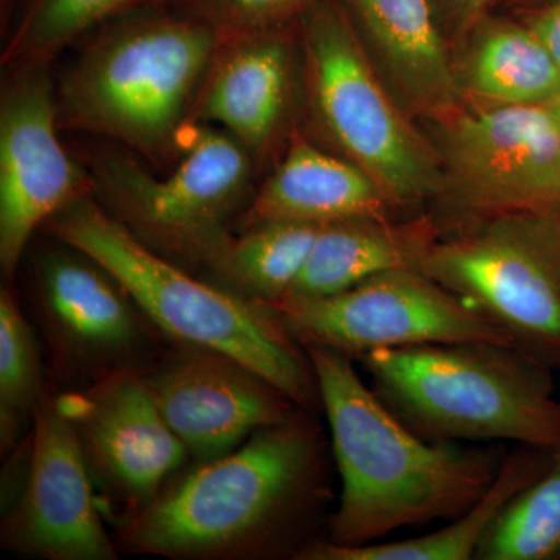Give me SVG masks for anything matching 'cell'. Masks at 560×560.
<instances>
[{
  "mask_svg": "<svg viewBox=\"0 0 560 560\" xmlns=\"http://www.w3.org/2000/svg\"><path fill=\"white\" fill-rule=\"evenodd\" d=\"M475 560H560V447L501 512Z\"/></svg>",
  "mask_w": 560,
  "mask_h": 560,
  "instance_id": "obj_24",
  "label": "cell"
},
{
  "mask_svg": "<svg viewBox=\"0 0 560 560\" xmlns=\"http://www.w3.org/2000/svg\"><path fill=\"white\" fill-rule=\"evenodd\" d=\"M440 237V228L429 219L323 224L304 270L285 298L331 296L383 272L420 268Z\"/></svg>",
  "mask_w": 560,
  "mask_h": 560,
  "instance_id": "obj_19",
  "label": "cell"
},
{
  "mask_svg": "<svg viewBox=\"0 0 560 560\" xmlns=\"http://www.w3.org/2000/svg\"><path fill=\"white\" fill-rule=\"evenodd\" d=\"M383 83L411 117L445 119L466 105L430 0H338Z\"/></svg>",
  "mask_w": 560,
  "mask_h": 560,
  "instance_id": "obj_17",
  "label": "cell"
},
{
  "mask_svg": "<svg viewBox=\"0 0 560 560\" xmlns=\"http://www.w3.org/2000/svg\"><path fill=\"white\" fill-rule=\"evenodd\" d=\"M145 381L194 463L228 455L256 431L302 411L241 361L194 346H180L156 371L145 372Z\"/></svg>",
  "mask_w": 560,
  "mask_h": 560,
  "instance_id": "obj_15",
  "label": "cell"
},
{
  "mask_svg": "<svg viewBox=\"0 0 560 560\" xmlns=\"http://www.w3.org/2000/svg\"><path fill=\"white\" fill-rule=\"evenodd\" d=\"M92 482L68 416L58 400L43 397L33 418L27 480L3 517V547L46 560H116Z\"/></svg>",
  "mask_w": 560,
  "mask_h": 560,
  "instance_id": "obj_14",
  "label": "cell"
},
{
  "mask_svg": "<svg viewBox=\"0 0 560 560\" xmlns=\"http://www.w3.org/2000/svg\"><path fill=\"white\" fill-rule=\"evenodd\" d=\"M57 400L92 481L119 503L124 521L149 506L190 458L162 418L142 370L119 372Z\"/></svg>",
  "mask_w": 560,
  "mask_h": 560,
  "instance_id": "obj_13",
  "label": "cell"
},
{
  "mask_svg": "<svg viewBox=\"0 0 560 560\" xmlns=\"http://www.w3.org/2000/svg\"><path fill=\"white\" fill-rule=\"evenodd\" d=\"M397 210L368 173L293 131L282 160L250 201L246 226L271 221L323 226L345 220H389Z\"/></svg>",
  "mask_w": 560,
  "mask_h": 560,
  "instance_id": "obj_18",
  "label": "cell"
},
{
  "mask_svg": "<svg viewBox=\"0 0 560 560\" xmlns=\"http://www.w3.org/2000/svg\"><path fill=\"white\" fill-rule=\"evenodd\" d=\"M319 230L318 224L294 221L254 224L232 235L212 270L243 296L272 304L293 289Z\"/></svg>",
  "mask_w": 560,
  "mask_h": 560,
  "instance_id": "obj_22",
  "label": "cell"
},
{
  "mask_svg": "<svg viewBox=\"0 0 560 560\" xmlns=\"http://www.w3.org/2000/svg\"><path fill=\"white\" fill-rule=\"evenodd\" d=\"M256 162L230 132L190 125L178 164L158 178L131 158H91L94 194L131 234L167 259L212 268L248 198Z\"/></svg>",
  "mask_w": 560,
  "mask_h": 560,
  "instance_id": "obj_7",
  "label": "cell"
},
{
  "mask_svg": "<svg viewBox=\"0 0 560 560\" xmlns=\"http://www.w3.org/2000/svg\"><path fill=\"white\" fill-rule=\"evenodd\" d=\"M44 228L105 268L160 334L241 361L302 410L320 405L311 357L268 305L195 279L140 242L92 195L70 202Z\"/></svg>",
  "mask_w": 560,
  "mask_h": 560,
  "instance_id": "obj_4",
  "label": "cell"
},
{
  "mask_svg": "<svg viewBox=\"0 0 560 560\" xmlns=\"http://www.w3.org/2000/svg\"><path fill=\"white\" fill-rule=\"evenodd\" d=\"M341 492L329 518V541L368 545L401 528L455 521L490 488L506 453L419 436L390 411L355 370V359L304 346Z\"/></svg>",
  "mask_w": 560,
  "mask_h": 560,
  "instance_id": "obj_2",
  "label": "cell"
},
{
  "mask_svg": "<svg viewBox=\"0 0 560 560\" xmlns=\"http://www.w3.org/2000/svg\"><path fill=\"white\" fill-rule=\"evenodd\" d=\"M521 21L544 44L560 69V0L526 11Z\"/></svg>",
  "mask_w": 560,
  "mask_h": 560,
  "instance_id": "obj_29",
  "label": "cell"
},
{
  "mask_svg": "<svg viewBox=\"0 0 560 560\" xmlns=\"http://www.w3.org/2000/svg\"><path fill=\"white\" fill-rule=\"evenodd\" d=\"M0 98V267L13 278L33 232L94 194L91 172L58 139L57 91L47 66L10 69Z\"/></svg>",
  "mask_w": 560,
  "mask_h": 560,
  "instance_id": "obj_11",
  "label": "cell"
},
{
  "mask_svg": "<svg viewBox=\"0 0 560 560\" xmlns=\"http://www.w3.org/2000/svg\"><path fill=\"white\" fill-rule=\"evenodd\" d=\"M265 305L302 348L323 346L355 360L371 350L448 342L517 348L499 324L420 268L383 272L331 296Z\"/></svg>",
  "mask_w": 560,
  "mask_h": 560,
  "instance_id": "obj_9",
  "label": "cell"
},
{
  "mask_svg": "<svg viewBox=\"0 0 560 560\" xmlns=\"http://www.w3.org/2000/svg\"><path fill=\"white\" fill-rule=\"evenodd\" d=\"M294 40L289 25L219 35L189 127L230 132L260 167L289 128L298 79Z\"/></svg>",
  "mask_w": 560,
  "mask_h": 560,
  "instance_id": "obj_16",
  "label": "cell"
},
{
  "mask_svg": "<svg viewBox=\"0 0 560 560\" xmlns=\"http://www.w3.org/2000/svg\"><path fill=\"white\" fill-rule=\"evenodd\" d=\"M298 28L308 105L324 136L397 209L440 200L436 150L383 83L348 10L338 0H316Z\"/></svg>",
  "mask_w": 560,
  "mask_h": 560,
  "instance_id": "obj_6",
  "label": "cell"
},
{
  "mask_svg": "<svg viewBox=\"0 0 560 560\" xmlns=\"http://www.w3.org/2000/svg\"><path fill=\"white\" fill-rule=\"evenodd\" d=\"M440 158V201L459 228L560 210V125L547 106L463 108L427 121Z\"/></svg>",
  "mask_w": 560,
  "mask_h": 560,
  "instance_id": "obj_8",
  "label": "cell"
},
{
  "mask_svg": "<svg viewBox=\"0 0 560 560\" xmlns=\"http://www.w3.org/2000/svg\"><path fill=\"white\" fill-rule=\"evenodd\" d=\"M550 448L518 445L506 453L499 474L470 510L434 533L399 541L337 545L320 539L298 560H475L501 512L547 469Z\"/></svg>",
  "mask_w": 560,
  "mask_h": 560,
  "instance_id": "obj_21",
  "label": "cell"
},
{
  "mask_svg": "<svg viewBox=\"0 0 560 560\" xmlns=\"http://www.w3.org/2000/svg\"><path fill=\"white\" fill-rule=\"evenodd\" d=\"M534 246L560 279V210L504 217Z\"/></svg>",
  "mask_w": 560,
  "mask_h": 560,
  "instance_id": "obj_28",
  "label": "cell"
},
{
  "mask_svg": "<svg viewBox=\"0 0 560 560\" xmlns=\"http://www.w3.org/2000/svg\"><path fill=\"white\" fill-rule=\"evenodd\" d=\"M420 270L506 330L518 349L560 372V279L503 219L441 235Z\"/></svg>",
  "mask_w": 560,
  "mask_h": 560,
  "instance_id": "obj_10",
  "label": "cell"
},
{
  "mask_svg": "<svg viewBox=\"0 0 560 560\" xmlns=\"http://www.w3.org/2000/svg\"><path fill=\"white\" fill-rule=\"evenodd\" d=\"M372 389L419 436L560 447L552 370L512 346L448 342L364 353Z\"/></svg>",
  "mask_w": 560,
  "mask_h": 560,
  "instance_id": "obj_5",
  "label": "cell"
},
{
  "mask_svg": "<svg viewBox=\"0 0 560 560\" xmlns=\"http://www.w3.org/2000/svg\"><path fill=\"white\" fill-rule=\"evenodd\" d=\"M70 249L36 261V311L58 370L90 388L139 370L158 329L105 268Z\"/></svg>",
  "mask_w": 560,
  "mask_h": 560,
  "instance_id": "obj_12",
  "label": "cell"
},
{
  "mask_svg": "<svg viewBox=\"0 0 560 560\" xmlns=\"http://www.w3.org/2000/svg\"><path fill=\"white\" fill-rule=\"evenodd\" d=\"M38 342L10 290L0 291V441L9 451L43 400Z\"/></svg>",
  "mask_w": 560,
  "mask_h": 560,
  "instance_id": "obj_25",
  "label": "cell"
},
{
  "mask_svg": "<svg viewBox=\"0 0 560 560\" xmlns=\"http://www.w3.org/2000/svg\"><path fill=\"white\" fill-rule=\"evenodd\" d=\"M456 51L453 68L466 102L540 106L560 94L559 66L522 21L488 14Z\"/></svg>",
  "mask_w": 560,
  "mask_h": 560,
  "instance_id": "obj_20",
  "label": "cell"
},
{
  "mask_svg": "<svg viewBox=\"0 0 560 560\" xmlns=\"http://www.w3.org/2000/svg\"><path fill=\"white\" fill-rule=\"evenodd\" d=\"M316 0H176L172 5L205 22L219 35L287 27Z\"/></svg>",
  "mask_w": 560,
  "mask_h": 560,
  "instance_id": "obj_26",
  "label": "cell"
},
{
  "mask_svg": "<svg viewBox=\"0 0 560 560\" xmlns=\"http://www.w3.org/2000/svg\"><path fill=\"white\" fill-rule=\"evenodd\" d=\"M493 2L495 0H430L434 18L452 54L474 31L475 25L488 16Z\"/></svg>",
  "mask_w": 560,
  "mask_h": 560,
  "instance_id": "obj_27",
  "label": "cell"
},
{
  "mask_svg": "<svg viewBox=\"0 0 560 560\" xmlns=\"http://www.w3.org/2000/svg\"><path fill=\"white\" fill-rule=\"evenodd\" d=\"M504 5H530V3L539 2V0H500Z\"/></svg>",
  "mask_w": 560,
  "mask_h": 560,
  "instance_id": "obj_31",
  "label": "cell"
},
{
  "mask_svg": "<svg viewBox=\"0 0 560 560\" xmlns=\"http://www.w3.org/2000/svg\"><path fill=\"white\" fill-rule=\"evenodd\" d=\"M167 7L97 28L62 73L60 127L117 140L153 162L178 160L219 33Z\"/></svg>",
  "mask_w": 560,
  "mask_h": 560,
  "instance_id": "obj_3",
  "label": "cell"
},
{
  "mask_svg": "<svg viewBox=\"0 0 560 560\" xmlns=\"http://www.w3.org/2000/svg\"><path fill=\"white\" fill-rule=\"evenodd\" d=\"M176 0H22L20 16L3 49L9 69L49 66L62 50L94 28L130 11L172 5Z\"/></svg>",
  "mask_w": 560,
  "mask_h": 560,
  "instance_id": "obj_23",
  "label": "cell"
},
{
  "mask_svg": "<svg viewBox=\"0 0 560 560\" xmlns=\"http://www.w3.org/2000/svg\"><path fill=\"white\" fill-rule=\"evenodd\" d=\"M311 412L176 474L121 523L120 547L179 560L300 559L331 501L326 438Z\"/></svg>",
  "mask_w": 560,
  "mask_h": 560,
  "instance_id": "obj_1",
  "label": "cell"
},
{
  "mask_svg": "<svg viewBox=\"0 0 560 560\" xmlns=\"http://www.w3.org/2000/svg\"><path fill=\"white\" fill-rule=\"evenodd\" d=\"M547 109L550 110L551 116L555 117L556 120H558V124L560 125V94L558 97L552 98L551 102H548Z\"/></svg>",
  "mask_w": 560,
  "mask_h": 560,
  "instance_id": "obj_30",
  "label": "cell"
}]
</instances>
